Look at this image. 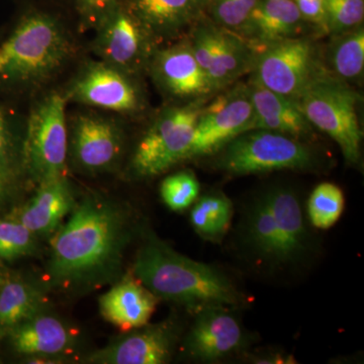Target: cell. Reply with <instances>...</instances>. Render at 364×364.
<instances>
[{"instance_id": "1", "label": "cell", "mask_w": 364, "mask_h": 364, "mask_svg": "<svg viewBox=\"0 0 364 364\" xmlns=\"http://www.w3.org/2000/svg\"><path fill=\"white\" fill-rule=\"evenodd\" d=\"M130 239L123 208L102 198H86L53 238L50 280L59 287H86L111 279Z\"/></svg>"}, {"instance_id": "2", "label": "cell", "mask_w": 364, "mask_h": 364, "mask_svg": "<svg viewBox=\"0 0 364 364\" xmlns=\"http://www.w3.org/2000/svg\"><path fill=\"white\" fill-rule=\"evenodd\" d=\"M135 277L158 299L198 311L208 306H238L243 296L215 268L191 259L149 235L136 254Z\"/></svg>"}, {"instance_id": "3", "label": "cell", "mask_w": 364, "mask_h": 364, "mask_svg": "<svg viewBox=\"0 0 364 364\" xmlns=\"http://www.w3.org/2000/svg\"><path fill=\"white\" fill-rule=\"evenodd\" d=\"M70 52V43L56 21L46 14H31L0 46V77L43 80L63 65Z\"/></svg>"}, {"instance_id": "4", "label": "cell", "mask_w": 364, "mask_h": 364, "mask_svg": "<svg viewBox=\"0 0 364 364\" xmlns=\"http://www.w3.org/2000/svg\"><path fill=\"white\" fill-rule=\"evenodd\" d=\"M218 168L231 176H250L279 170H313L317 155L301 139L279 132L254 129L218 151Z\"/></svg>"}, {"instance_id": "5", "label": "cell", "mask_w": 364, "mask_h": 364, "mask_svg": "<svg viewBox=\"0 0 364 364\" xmlns=\"http://www.w3.org/2000/svg\"><path fill=\"white\" fill-rule=\"evenodd\" d=\"M360 95L329 74L318 79L299 98L301 111L314 128L327 134L341 149L349 164L361 157L363 131L358 107Z\"/></svg>"}, {"instance_id": "6", "label": "cell", "mask_w": 364, "mask_h": 364, "mask_svg": "<svg viewBox=\"0 0 364 364\" xmlns=\"http://www.w3.org/2000/svg\"><path fill=\"white\" fill-rule=\"evenodd\" d=\"M251 81L298 102L318 79L328 75L323 45L316 36L275 43L257 55Z\"/></svg>"}, {"instance_id": "7", "label": "cell", "mask_w": 364, "mask_h": 364, "mask_svg": "<svg viewBox=\"0 0 364 364\" xmlns=\"http://www.w3.org/2000/svg\"><path fill=\"white\" fill-rule=\"evenodd\" d=\"M207 100H193L165 109L142 136L133 157L138 176H159L188 159L196 124Z\"/></svg>"}, {"instance_id": "8", "label": "cell", "mask_w": 364, "mask_h": 364, "mask_svg": "<svg viewBox=\"0 0 364 364\" xmlns=\"http://www.w3.org/2000/svg\"><path fill=\"white\" fill-rule=\"evenodd\" d=\"M66 98L48 95L33 109L23 145V164L39 183L65 176L68 133Z\"/></svg>"}, {"instance_id": "9", "label": "cell", "mask_w": 364, "mask_h": 364, "mask_svg": "<svg viewBox=\"0 0 364 364\" xmlns=\"http://www.w3.org/2000/svg\"><path fill=\"white\" fill-rule=\"evenodd\" d=\"M214 97L203 105L188 159L218 152L236 136L255 129L248 85L235 83Z\"/></svg>"}, {"instance_id": "10", "label": "cell", "mask_w": 364, "mask_h": 364, "mask_svg": "<svg viewBox=\"0 0 364 364\" xmlns=\"http://www.w3.org/2000/svg\"><path fill=\"white\" fill-rule=\"evenodd\" d=\"M97 26L95 51L102 62L130 76L148 68L158 41L129 7L117 6Z\"/></svg>"}, {"instance_id": "11", "label": "cell", "mask_w": 364, "mask_h": 364, "mask_svg": "<svg viewBox=\"0 0 364 364\" xmlns=\"http://www.w3.org/2000/svg\"><path fill=\"white\" fill-rule=\"evenodd\" d=\"M147 69L158 87L169 97L188 102L208 100L215 95L207 74L195 58L188 39L162 49L157 48Z\"/></svg>"}, {"instance_id": "12", "label": "cell", "mask_w": 364, "mask_h": 364, "mask_svg": "<svg viewBox=\"0 0 364 364\" xmlns=\"http://www.w3.org/2000/svg\"><path fill=\"white\" fill-rule=\"evenodd\" d=\"M69 97L81 104L124 114L139 111L143 104L140 90L132 76L104 62L85 69L72 85Z\"/></svg>"}, {"instance_id": "13", "label": "cell", "mask_w": 364, "mask_h": 364, "mask_svg": "<svg viewBox=\"0 0 364 364\" xmlns=\"http://www.w3.org/2000/svg\"><path fill=\"white\" fill-rule=\"evenodd\" d=\"M246 343L243 328L227 306H213L196 313L186 339V350L191 358L215 363L231 356Z\"/></svg>"}, {"instance_id": "14", "label": "cell", "mask_w": 364, "mask_h": 364, "mask_svg": "<svg viewBox=\"0 0 364 364\" xmlns=\"http://www.w3.org/2000/svg\"><path fill=\"white\" fill-rule=\"evenodd\" d=\"M304 36L318 35L304 20L294 0H260L241 37L258 55L280 41Z\"/></svg>"}, {"instance_id": "15", "label": "cell", "mask_w": 364, "mask_h": 364, "mask_svg": "<svg viewBox=\"0 0 364 364\" xmlns=\"http://www.w3.org/2000/svg\"><path fill=\"white\" fill-rule=\"evenodd\" d=\"M176 341V328L169 323L144 326L117 340L88 360L100 364H162L171 358Z\"/></svg>"}, {"instance_id": "16", "label": "cell", "mask_w": 364, "mask_h": 364, "mask_svg": "<svg viewBox=\"0 0 364 364\" xmlns=\"http://www.w3.org/2000/svg\"><path fill=\"white\" fill-rule=\"evenodd\" d=\"M122 148L121 131L109 119L83 114L74 123L72 151L81 168L91 172L109 168L119 159Z\"/></svg>"}, {"instance_id": "17", "label": "cell", "mask_w": 364, "mask_h": 364, "mask_svg": "<svg viewBox=\"0 0 364 364\" xmlns=\"http://www.w3.org/2000/svg\"><path fill=\"white\" fill-rule=\"evenodd\" d=\"M129 9L155 39H174L207 16L208 0H130Z\"/></svg>"}, {"instance_id": "18", "label": "cell", "mask_w": 364, "mask_h": 364, "mask_svg": "<svg viewBox=\"0 0 364 364\" xmlns=\"http://www.w3.org/2000/svg\"><path fill=\"white\" fill-rule=\"evenodd\" d=\"M158 298L136 277H126L100 299L102 317L112 325L131 331L148 324Z\"/></svg>"}, {"instance_id": "19", "label": "cell", "mask_w": 364, "mask_h": 364, "mask_svg": "<svg viewBox=\"0 0 364 364\" xmlns=\"http://www.w3.org/2000/svg\"><path fill=\"white\" fill-rule=\"evenodd\" d=\"M272 210L279 239L282 264L296 262L308 251L310 237L298 196L284 186L263 193Z\"/></svg>"}, {"instance_id": "20", "label": "cell", "mask_w": 364, "mask_h": 364, "mask_svg": "<svg viewBox=\"0 0 364 364\" xmlns=\"http://www.w3.org/2000/svg\"><path fill=\"white\" fill-rule=\"evenodd\" d=\"M247 85L255 112V129L279 132L301 140L313 133L314 127L296 100L267 90L254 81L249 80Z\"/></svg>"}, {"instance_id": "21", "label": "cell", "mask_w": 364, "mask_h": 364, "mask_svg": "<svg viewBox=\"0 0 364 364\" xmlns=\"http://www.w3.org/2000/svg\"><path fill=\"white\" fill-rule=\"evenodd\" d=\"M37 193L14 215L35 235L52 233L72 212L74 198L66 176L41 182Z\"/></svg>"}, {"instance_id": "22", "label": "cell", "mask_w": 364, "mask_h": 364, "mask_svg": "<svg viewBox=\"0 0 364 364\" xmlns=\"http://www.w3.org/2000/svg\"><path fill=\"white\" fill-rule=\"evenodd\" d=\"M9 336L16 351L28 356L59 355L75 345L70 328L45 310L18 326Z\"/></svg>"}, {"instance_id": "23", "label": "cell", "mask_w": 364, "mask_h": 364, "mask_svg": "<svg viewBox=\"0 0 364 364\" xmlns=\"http://www.w3.org/2000/svg\"><path fill=\"white\" fill-rule=\"evenodd\" d=\"M256 57L257 54L247 41L218 26L214 56L207 73L215 93L226 90L241 76L251 73Z\"/></svg>"}, {"instance_id": "24", "label": "cell", "mask_w": 364, "mask_h": 364, "mask_svg": "<svg viewBox=\"0 0 364 364\" xmlns=\"http://www.w3.org/2000/svg\"><path fill=\"white\" fill-rule=\"evenodd\" d=\"M326 71L332 77L351 85L363 78L364 70L363 25L330 36L323 45Z\"/></svg>"}, {"instance_id": "25", "label": "cell", "mask_w": 364, "mask_h": 364, "mask_svg": "<svg viewBox=\"0 0 364 364\" xmlns=\"http://www.w3.org/2000/svg\"><path fill=\"white\" fill-rule=\"evenodd\" d=\"M39 287L23 279H9L0 287V338L45 310Z\"/></svg>"}, {"instance_id": "26", "label": "cell", "mask_w": 364, "mask_h": 364, "mask_svg": "<svg viewBox=\"0 0 364 364\" xmlns=\"http://www.w3.org/2000/svg\"><path fill=\"white\" fill-rule=\"evenodd\" d=\"M244 237L249 249L258 258L272 265H282L274 220L263 193L256 198L246 214Z\"/></svg>"}, {"instance_id": "27", "label": "cell", "mask_w": 364, "mask_h": 364, "mask_svg": "<svg viewBox=\"0 0 364 364\" xmlns=\"http://www.w3.org/2000/svg\"><path fill=\"white\" fill-rule=\"evenodd\" d=\"M233 207L229 198L221 193L203 196L196 203L191 222L198 235L207 240L218 241L229 230Z\"/></svg>"}, {"instance_id": "28", "label": "cell", "mask_w": 364, "mask_h": 364, "mask_svg": "<svg viewBox=\"0 0 364 364\" xmlns=\"http://www.w3.org/2000/svg\"><path fill=\"white\" fill-rule=\"evenodd\" d=\"M343 191L330 182L318 184L309 198L310 221L318 229H329L338 221L344 210Z\"/></svg>"}, {"instance_id": "29", "label": "cell", "mask_w": 364, "mask_h": 364, "mask_svg": "<svg viewBox=\"0 0 364 364\" xmlns=\"http://www.w3.org/2000/svg\"><path fill=\"white\" fill-rule=\"evenodd\" d=\"M260 0H208V18L215 25L241 36Z\"/></svg>"}, {"instance_id": "30", "label": "cell", "mask_w": 364, "mask_h": 364, "mask_svg": "<svg viewBox=\"0 0 364 364\" xmlns=\"http://www.w3.org/2000/svg\"><path fill=\"white\" fill-rule=\"evenodd\" d=\"M200 193V182L191 171H181L172 174L162 181L160 195L170 210H186L191 207Z\"/></svg>"}, {"instance_id": "31", "label": "cell", "mask_w": 364, "mask_h": 364, "mask_svg": "<svg viewBox=\"0 0 364 364\" xmlns=\"http://www.w3.org/2000/svg\"><path fill=\"white\" fill-rule=\"evenodd\" d=\"M35 248V234L16 220H0V258L13 260Z\"/></svg>"}, {"instance_id": "32", "label": "cell", "mask_w": 364, "mask_h": 364, "mask_svg": "<svg viewBox=\"0 0 364 364\" xmlns=\"http://www.w3.org/2000/svg\"><path fill=\"white\" fill-rule=\"evenodd\" d=\"M328 36L363 25L364 0H325Z\"/></svg>"}, {"instance_id": "33", "label": "cell", "mask_w": 364, "mask_h": 364, "mask_svg": "<svg viewBox=\"0 0 364 364\" xmlns=\"http://www.w3.org/2000/svg\"><path fill=\"white\" fill-rule=\"evenodd\" d=\"M299 14L318 36H328L325 0H294Z\"/></svg>"}, {"instance_id": "34", "label": "cell", "mask_w": 364, "mask_h": 364, "mask_svg": "<svg viewBox=\"0 0 364 364\" xmlns=\"http://www.w3.org/2000/svg\"><path fill=\"white\" fill-rule=\"evenodd\" d=\"M14 144L6 114L0 109V173L13 178L14 172Z\"/></svg>"}, {"instance_id": "35", "label": "cell", "mask_w": 364, "mask_h": 364, "mask_svg": "<svg viewBox=\"0 0 364 364\" xmlns=\"http://www.w3.org/2000/svg\"><path fill=\"white\" fill-rule=\"evenodd\" d=\"M77 4L86 23L97 26L117 6V0H77Z\"/></svg>"}, {"instance_id": "36", "label": "cell", "mask_w": 364, "mask_h": 364, "mask_svg": "<svg viewBox=\"0 0 364 364\" xmlns=\"http://www.w3.org/2000/svg\"><path fill=\"white\" fill-rule=\"evenodd\" d=\"M11 178L0 173V203L4 202L7 196V191H9V183Z\"/></svg>"}, {"instance_id": "37", "label": "cell", "mask_w": 364, "mask_h": 364, "mask_svg": "<svg viewBox=\"0 0 364 364\" xmlns=\"http://www.w3.org/2000/svg\"><path fill=\"white\" fill-rule=\"evenodd\" d=\"M0 287H1V284H0Z\"/></svg>"}]
</instances>
